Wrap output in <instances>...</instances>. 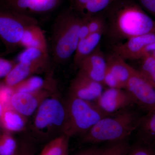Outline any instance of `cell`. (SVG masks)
<instances>
[{
	"instance_id": "d4e9b609",
	"label": "cell",
	"mask_w": 155,
	"mask_h": 155,
	"mask_svg": "<svg viewBox=\"0 0 155 155\" xmlns=\"http://www.w3.org/2000/svg\"><path fill=\"white\" fill-rule=\"evenodd\" d=\"M116 0H91L84 11V17H90L96 15L108 8Z\"/></svg>"
},
{
	"instance_id": "4dcf8cb0",
	"label": "cell",
	"mask_w": 155,
	"mask_h": 155,
	"mask_svg": "<svg viewBox=\"0 0 155 155\" xmlns=\"http://www.w3.org/2000/svg\"><path fill=\"white\" fill-rule=\"evenodd\" d=\"M16 63L0 57V79L5 78Z\"/></svg>"
},
{
	"instance_id": "6da1fadb",
	"label": "cell",
	"mask_w": 155,
	"mask_h": 155,
	"mask_svg": "<svg viewBox=\"0 0 155 155\" xmlns=\"http://www.w3.org/2000/svg\"><path fill=\"white\" fill-rule=\"evenodd\" d=\"M108 34L116 41L155 33V20L132 0H116L107 13Z\"/></svg>"
},
{
	"instance_id": "f35d334b",
	"label": "cell",
	"mask_w": 155,
	"mask_h": 155,
	"mask_svg": "<svg viewBox=\"0 0 155 155\" xmlns=\"http://www.w3.org/2000/svg\"><path fill=\"white\" fill-rule=\"evenodd\" d=\"M31 155V154H27V155Z\"/></svg>"
},
{
	"instance_id": "8fae6325",
	"label": "cell",
	"mask_w": 155,
	"mask_h": 155,
	"mask_svg": "<svg viewBox=\"0 0 155 155\" xmlns=\"http://www.w3.org/2000/svg\"><path fill=\"white\" fill-rule=\"evenodd\" d=\"M103 91V84L79 71L70 83L69 95L95 102Z\"/></svg>"
},
{
	"instance_id": "7a4b0ae2",
	"label": "cell",
	"mask_w": 155,
	"mask_h": 155,
	"mask_svg": "<svg viewBox=\"0 0 155 155\" xmlns=\"http://www.w3.org/2000/svg\"><path fill=\"white\" fill-rule=\"evenodd\" d=\"M131 107L101 119L82 136L81 142L95 144L127 139L137 130L143 116L139 112Z\"/></svg>"
},
{
	"instance_id": "5b68a950",
	"label": "cell",
	"mask_w": 155,
	"mask_h": 155,
	"mask_svg": "<svg viewBox=\"0 0 155 155\" xmlns=\"http://www.w3.org/2000/svg\"><path fill=\"white\" fill-rule=\"evenodd\" d=\"M66 103L67 119L64 134L70 138L82 136L101 119L111 115L104 112L95 102L69 95Z\"/></svg>"
},
{
	"instance_id": "2e32d148",
	"label": "cell",
	"mask_w": 155,
	"mask_h": 155,
	"mask_svg": "<svg viewBox=\"0 0 155 155\" xmlns=\"http://www.w3.org/2000/svg\"><path fill=\"white\" fill-rule=\"evenodd\" d=\"M11 87L14 93L32 92L43 90L57 91L56 82L52 78H45L35 75L30 76Z\"/></svg>"
},
{
	"instance_id": "ba28073f",
	"label": "cell",
	"mask_w": 155,
	"mask_h": 155,
	"mask_svg": "<svg viewBox=\"0 0 155 155\" xmlns=\"http://www.w3.org/2000/svg\"><path fill=\"white\" fill-rule=\"evenodd\" d=\"M95 102L104 112L110 114L135 105L132 97L124 89L108 88L103 91Z\"/></svg>"
},
{
	"instance_id": "484cf974",
	"label": "cell",
	"mask_w": 155,
	"mask_h": 155,
	"mask_svg": "<svg viewBox=\"0 0 155 155\" xmlns=\"http://www.w3.org/2000/svg\"><path fill=\"white\" fill-rule=\"evenodd\" d=\"M43 31L37 24H33L27 26L24 31L20 40L19 47L27 48L38 34Z\"/></svg>"
},
{
	"instance_id": "f546056e",
	"label": "cell",
	"mask_w": 155,
	"mask_h": 155,
	"mask_svg": "<svg viewBox=\"0 0 155 155\" xmlns=\"http://www.w3.org/2000/svg\"><path fill=\"white\" fill-rule=\"evenodd\" d=\"M35 48L45 52L48 53L47 43L43 31H42L35 37L28 48Z\"/></svg>"
},
{
	"instance_id": "9c48e42d",
	"label": "cell",
	"mask_w": 155,
	"mask_h": 155,
	"mask_svg": "<svg viewBox=\"0 0 155 155\" xmlns=\"http://www.w3.org/2000/svg\"><path fill=\"white\" fill-rule=\"evenodd\" d=\"M61 1L0 0V4L2 8L31 16L30 14H43L54 10L59 5Z\"/></svg>"
},
{
	"instance_id": "3957f363",
	"label": "cell",
	"mask_w": 155,
	"mask_h": 155,
	"mask_svg": "<svg viewBox=\"0 0 155 155\" xmlns=\"http://www.w3.org/2000/svg\"><path fill=\"white\" fill-rule=\"evenodd\" d=\"M82 19L72 10L64 11L56 18L51 37L52 53L56 63L64 64L74 55Z\"/></svg>"
},
{
	"instance_id": "5bb4252c",
	"label": "cell",
	"mask_w": 155,
	"mask_h": 155,
	"mask_svg": "<svg viewBox=\"0 0 155 155\" xmlns=\"http://www.w3.org/2000/svg\"><path fill=\"white\" fill-rule=\"evenodd\" d=\"M48 66L17 62L3 80L6 85L13 87L26 78L45 71Z\"/></svg>"
},
{
	"instance_id": "d6a6232c",
	"label": "cell",
	"mask_w": 155,
	"mask_h": 155,
	"mask_svg": "<svg viewBox=\"0 0 155 155\" xmlns=\"http://www.w3.org/2000/svg\"><path fill=\"white\" fill-rule=\"evenodd\" d=\"M143 8L155 17V0H139Z\"/></svg>"
},
{
	"instance_id": "e0dca14e",
	"label": "cell",
	"mask_w": 155,
	"mask_h": 155,
	"mask_svg": "<svg viewBox=\"0 0 155 155\" xmlns=\"http://www.w3.org/2000/svg\"><path fill=\"white\" fill-rule=\"evenodd\" d=\"M27 118L11 107L5 108L0 119V126L10 133L23 131L27 125Z\"/></svg>"
},
{
	"instance_id": "9a60e30c",
	"label": "cell",
	"mask_w": 155,
	"mask_h": 155,
	"mask_svg": "<svg viewBox=\"0 0 155 155\" xmlns=\"http://www.w3.org/2000/svg\"><path fill=\"white\" fill-rule=\"evenodd\" d=\"M106 58L107 69L118 79L125 89L135 69L128 65L123 58L114 53L108 55Z\"/></svg>"
},
{
	"instance_id": "e575fe53",
	"label": "cell",
	"mask_w": 155,
	"mask_h": 155,
	"mask_svg": "<svg viewBox=\"0 0 155 155\" xmlns=\"http://www.w3.org/2000/svg\"><path fill=\"white\" fill-rule=\"evenodd\" d=\"M99 148L92 146L87 148L78 152L74 155H97Z\"/></svg>"
},
{
	"instance_id": "ffe728a7",
	"label": "cell",
	"mask_w": 155,
	"mask_h": 155,
	"mask_svg": "<svg viewBox=\"0 0 155 155\" xmlns=\"http://www.w3.org/2000/svg\"><path fill=\"white\" fill-rule=\"evenodd\" d=\"M69 138L62 134L52 139L44 148L40 155H69Z\"/></svg>"
},
{
	"instance_id": "ac0fdd59",
	"label": "cell",
	"mask_w": 155,
	"mask_h": 155,
	"mask_svg": "<svg viewBox=\"0 0 155 155\" xmlns=\"http://www.w3.org/2000/svg\"><path fill=\"white\" fill-rule=\"evenodd\" d=\"M104 32L90 34L86 38L79 41L73 55V62L75 67H78L80 63L99 46Z\"/></svg>"
},
{
	"instance_id": "44dd1931",
	"label": "cell",
	"mask_w": 155,
	"mask_h": 155,
	"mask_svg": "<svg viewBox=\"0 0 155 155\" xmlns=\"http://www.w3.org/2000/svg\"><path fill=\"white\" fill-rule=\"evenodd\" d=\"M18 62L39 64L48 66V53L45 52L35 48H25L18 56Z\"/></svg>"
},
{
	"instance_id": "1f68e13d",
	"label": "cell",
	"mask_w": 155,
	"mask_h": 155,
	"mask_svg": "<svg viewBox=\"0 0 155 155\" xmlns=\"http://www.w3.org/2000/svg\"><path fill=\"white\" fill-rule=\"evenodd\" d=\"M90 34V32L88 27V18L86 17H83L79 29V41L86 38Z\"/></svg>"
},
{
	"instance_id": "ab89813d",
	"label": "cell",
	"mask_w": 155,
	"mask_h": 155,
	"mask_svg": "<svg viewBox=\"0 0 155 155\" xmlns=\"http://www.w3.org/2000/svg\"><path fill=\"white\" fill-rule=\"evenodd\" d=\"M0 127H1V126H0ZM1 133H2V132H0V134H1Z\"/></svg>"
},
{
	"instance_id": "7402d4cb",
	"label": "cell",
	"mask_w": 155,
	"mask_h": 155,
	"mask_svg": "<svg viewBox=\"0 0 155 155\" xmlns=\"http://www.w3.org/2000/svg\"><path fill=\"white\" fill-rule=\"evenodd\" d=\"M127 139L108 142L103 148H99L97 155H127L130 146Z\"/></svg>"
},
{
	"instance_id": "52a82bcc",
	"label": "cell",
	"mask_w": 155,
	"mask_h": 155,
	"mask_svg": "<svg viewBox=\"0 0 155 155\" xmlns=\"http://www.w3.org/2000/svg\"><path fill=\"white\" fill-rule=\"evenodd\" d=\"M125 89L140 109L147 113L155 110V88L137 69H134Z\"/></svg>"
},
{
	"instance_id": "836d02e7",
	"label": "cell",
	"mask_w": 155,
	"mask_h": 155,
	"mask_svg": "<svg viewBox=\"0 0 155 155\" xmlns=\"http://www.w3.org/2000/svg\"><path fill=\"white\" fill-rule=\"evenodd\" d=\"M151 57L155 58V42L147 45L143 51L140 59L145 57Z\"/></svg>"
},
{
	"instance_id": "277c9868",
	"label": "cell",
	"mask_w": 155,
	"mask_h": 155,
	"mask_svg": "<svg viewBox=\"0 0 155 155\" xmlns=\"http://www.w3.org/2000/svg\"><path fill=\"white\" fill-rule=\"evenodd\" d=\"M66 119V101L55 92L42 102L35 114L32 130L38 137L52 139L64 134Z\"/></svg>"
},
{
	"instance_id": "d590c367",
	"label": "cell",
	"mask_w": 155,
	"mask_h": 155,
	"mask_svg": "<svg viewBox=\"0 0 155 155\" xmlns=\"http://www.w3.org/2000/svg\"><path fill=\"white\" fill-rule=\"evenodd\" d=\"M91 0H74L73 4L78 11L84 13L85 7Z\"/></svg>"
},
{
	"instance_id": "74e56055",
	"label": "cell",
	"mask_w": 155,
	"mask_h": 155,
	"mask_svg": "<svg viewBox=\"0 0 155 155\" xmlns=\"http://www.w3.org/2000/svg\"><path fill=\"white\" fill-rule=\"evenodd\" d=\"M74 0H70V2H71V3H72L73 4V2H74Z\"/></svg>"
},
{
	"instance_id": "8d00e7d4",
	"label": "cell",
	"mask_w": 155,
	"mask_h": 155,
	"mask_svg": "<svg viewBox=\"0 0 155 155\" xmlns=\"http://www.w3.org/2000/svg\"><path fill=\"white\" fill-rule=\"evenodd\" d=\"M4 107H3V106L2 105V104H1V102H0V119H1V117H2V114L3 113V112H4Z\"/></svg>"
},
{
	"instance_id": "603a6c76",
	"label": "cell",
	"mask_w": 155,
	"mask_h": 155,
	"mask_svg": "<svg viewBox=\"0 0 155 155\" xmlns=\"http://www.w3.org/2000/svg\"><path fill=\"white\" fill-rule=\"evenodd\" d=\"M17 144L11 134L4 131L0 134V155H17Z\"/></svg>"
},
{
	"instance_id": "30bf717a",
	"label": "cell",
	"mask_w": 155,
	"mask_h": 155,
	"mask_svg": "<svg viewBox=\"0 0 155 155\" xmlns=\"http://www.w3.org/2000/svg\"><path fill=\"white\" fill-rule=\"evenodd\" d=\"M56 91L43 90L32 92H14L11 107L26 118L35 114L42 102Z\"/></svg>"
},
{
	"instance_id": "d6986e66",
	"label": "cell",
	"mask_w": 155,
	"mask_h": 155,
	"mask_svg": "<svg viewBox=\"0 0 155 155\" xmlns=\"http://www.w3.org/2000/svg\"><path fill=\"white\" fill-rule=\"evenodd\" d=\"M137 130L140 142L155 145V110L143 116Z\"/></svg>"
},
{
	"instance_id": "4316f807",
	"label": "cell",
	"mask_w": 155,
	"mask_h": 155,
	"mask_svg": "<svg viewBox=\"0 0 155 155\" xmlns=\"http://www.w3.org/2000/svg\"><path fill=\"white\" fill-rule=\"evenodd\" d=\"M153 147L140 141L130 147L127 155H155V150Z\"/></svg>"
},
{
	"instance_id": "cb8c5ba5",
	"label": "cell",
	"mask_w": 155,
	"mask_h": 155,
	"mask_svg": "<svg viewBox=\"0 0 155 155\" xmlns=\"http://www.w3.org/2000/svg\"><path fill=\"white\" fill-rule=\"evenodd\" d=\"M141 60L139 72L155 88V58L147 57Z\"/></svg>"
},
{
	"instance_id": "83f0119b",
	"label": "cell",
	"mask_w": 155,
	"mask_h": 155,
	"mask_svg": "<svg viewBox=\"0 0 155 155\" xmlns=\"http://www.w3.org/2000/svg\"><path fill=\"white\" fill-rule=\"evenodd\" d=\"M13 93L11 87L6 85L3 81L0 82V102L4 109L11 107V100Z\"/></svg>"
},
{
	"instance_id": "8992f818",
	"label": "cell",
	"mask_w": 155,
	"mask_h": 155,
	"mask_svg": "<svg viewBox=\"0 0 155 155\" xmlns=\"http://www.w3.org/2000/svg\"><path fill=\"white\" fill-rule=\"evenodd\" d=\"M38 23L31 16L0 9V41L5 47L6 53L12 52L19 47L25 28Z\"/></svg>"
},
{
	"instance_id": "4fadbf2b",
	"label": "cell",
	"mask_w": 155,
	"mask_h": 155,
	"mask_svg": "<svg viewBox=\"0 0 155 155\" xmlns=\"http://www.w3.org/2000/svg\"><path fill=\"white\" fill-rule=\"evenodd\" d=\"M78 68L79 71L104 85L107 61L100 46L80 63Z\"/></svg>"
},
{
	"instance_id": "f1b7e54d",
	"label": "cell",
	"mask_w": 155,
	"mask_h": 155,
	"mask_svg": "<svg viewBox=\"0 0 155 155\" xmlns=\"http://www.w3.org/2000/svg\"><path fill=\"white\" fill-rule=\"evenodd\" d=\"M87 18L90 34L104 31L105 24L102 17L95 15Z\"/></svg>"
},
{
	"instance_id": "7c38bea8",
	"label": "cell",
	"mask_w": 155,
	"mask_h": 155,
	"mask_svg": "<svg viewBox=\"0 0 155 155\" xmlns=\"http://www.w3.org/2000/svg\"><path fill=\"white\" fill-rule=\"evenodd\" d=\"M155 42V33L133 37L113 47V53L125 60L140 59L143 51L148 45Z\"/></svg>"
}]
</instances>
